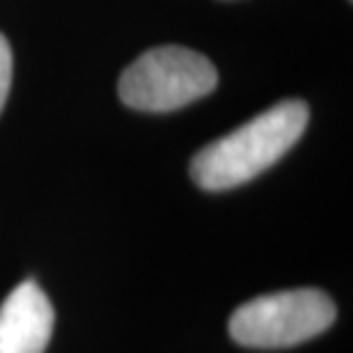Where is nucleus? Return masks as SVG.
Returning a JSON list of instances; mask_svg holds the SVG:
<instances>
[{"label":"nucleus","mask_w":353,"mask_h":353,"mask_svg":"<svg viewBox=\"0 0 353 353\" xmlns=\"http://www.w3.org/2000/svg\"><path fill=\"white\" fill-rule=\"evenodd\" d=\"M310 119L301 99H287L209 143L193 157L190 176L204 190H230L255 179L299 143Z\"/></svg>","instance_id":"f257e3e1"},{"label":"nucleus","mask_w":353,"mask_h":353,"mask_svg":"<svg viewBox=\"0 0 353 353\" xmlns=\"http://www.w3.org/2000/svg\"><path fill=\"white\" fill-rule=\"evenodd\" d=\"M218 72L207 55L183 46H159L124 69L119 99L129 108L170 112L211 94Z\"/></svg>","instance_id":"f03ea898"},{"label":"nucleus","mask_w":353,"mask_h":353,"mask_svg":"<svg viewBox=\"0 0 353 353\" xmlns=\"http://www.w3.org/2000/svg\"><path fill=\"white\" fill-rule=\"evenodd\" d=\"M335 314V303L319 289L266 294L234 310L230 335L250 349L296 347L328 330Z\"/></svg>","instance_id":"7ed1b4c3"},{"label":"nucleus","mask_w":353,"mask_h":353,"mask_svg":"<svg viewBox=\"0 0 353 353\" xmlns=\"http://www.w3.org/2000/svg\"><path fill=\"white\" fill-rule=\"evenodd\" d=\"M53 305L34 280L21 282L0 305V353H44L53 335Z\"/></svg>","instance_id":"20e7f679"},{"label":"nucleus","mask_w":353,"mask_h":353,"mask_svg":"<svg viewBox=\"0 0 353 353\" xmlns=\"http://www.w3.org/2000/svg\"><path fill=\"white\" fill-rule=\"evenodd\" d=\"M12 85V48L7 44V39L0 34V110L7 101Z\"/></svg>","instance_id":"39448f33"}]
</instances>
